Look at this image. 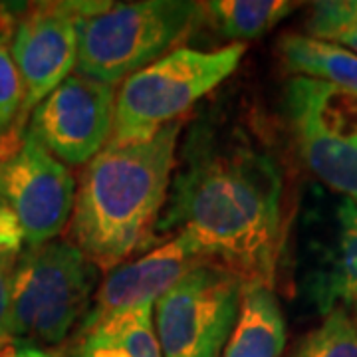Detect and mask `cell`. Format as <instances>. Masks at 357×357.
<instances>
[{"label":"cell","mask_w":357,"mask_h":357,"mask_svg":"<svg viewBox=\"0 0 357 357\" xmlns=\"http://www.w3.org/2000/svg\"><path fill=\"white\" fill-rule=\"evenodd\" d=\"M159 230L185 232L208 262L274 288L284 248L282 175L241 133L192 131Z\"/></svg>","instance_id":"cell-1"},{"label":"cell","mask_w":357,"mask_h":357,"mask_svg":"<svg viewBox=\"0 0 357 357\" xmlns=\"http://www.w3.org/2000/svg\"><path fill=\"white\" fill-rule=\"evenodd\" d=\"M181 121L128 147H103L84 165L70 217L72 238L98 270H114L151 241L177 161Z\"/></svg>","instance_id":"cell-2"},{"label":"cell","mask_w":357,"mask_h":357,"mask_svg":"<svg viewBox=\"0 0 357 357\" xmlns=\"http://www.w3.org/2000/svg\"><path fill=\"white\" fill-rule=\"evenodd\" d=\"M201 16V2H91L77 22L76 74L115 88L175 50Z\"/></svg>","instance_id":"cell-3"},{"label":"cell","mask_w":357,"mask_h":357,"mask_svg":"<svg viewBox=\"0 0 357 357\" xmlns=\"http://www.w3.org/2000/svg\"><path fill=\"white\" fill-rule=\"evenodd\" d=\"M246 44L217 50L175 48L121 82L115 93L114 131L105 147H128L155 137L234 74Z\"/></svg>","instance_id":"cell-4"},{"label":"cell","mask_w":357,"mask_h":357,"mask_svg":"<svg viewBox=\"0 0 357 357\" xmlns=\"http://www.w3.org/2000/svg\"><path fill=\"white\" fill-rule=\"evenodd\" d=\"M98 272L70 241L22 248L13 272L6 337L60 344L86 316Z\"/></svg>","instance_id":"cell-5"},{"label":"cell","mask_w":357,"mask_h":357,"mask_svg":"<svg viewBox=\"0 0 357 357\" xmlns=\"http://www.w3.org/2000/svg\"><path fill=\"white\" fill-rule=\"evenodd\" d=\"M244 282L206 262L167 290L153 307L163 357H222L238 318Z\"/></svg>","instance_id":"cell-6"},{"label":"cell","mask_w":357,"mask_h":357,"mask_svg":"<svg viewBox=\"0 0 357 357\" xmlns=\"http://www.w3.org/2000/svg\"><path fill=\"white\" fill-rule=\"evenodd\" d=\"M286 112L306 167L357 203V96L310 77L286 86Z\"/></svg>","instance_id":"cell-7"},{"label":"cell","mask_w":357,"mask_h":357,"mask_svg":"<svg viewBox=\"0 0 357 357\" xmlns=\"http://www.w3.org/2000/svg\"><path fill=\"white\" fill-rule=\"evenodd\" d=\"M91 0H64L30 4L14 22L10 52L24 84V102L18 119L0 139V159L13 155L24 137L32 112L72 76L77 62V22Z\"/></svg>","instance_id":"cell-8"},{"label":"cell","mask_w":357,"mask_h":357,"mask_svg":"<svg viewBox=\"0 0 357 357\" xmlns=\"http://www.w3.org/2000/svg\"><path fill=\"white\" fill-rule=\"evenodd\" d=\"M0 192L20 222L24 246L52 243L68 227L76 181L68 167L26 129L20 147L0 159Z\"/></svg>","instance_id":"cell-9"},{"label":"cell","mask_w":357,"mask_h":357,"mask_svg":"<svg viewBox=\"0 0 357 357\" xmlns=\"http://www.w3.org/2000/svg\"><path fill=\"white\" fill-rule=\"evenodd\" d=\"M115 93L74 72L32 112L28 129L66 167L88 165L112 137Z\"/></svg>","instance_id":"cell-10"},{"label":"cell","mask_w":357,"mask_h":357,"mask_svg":"<svg viewBox=\"0 0 357 357\" xmlns=\"http://www.w3.org/2000/svg\"><path fill=\"white\" fill-rule=\"evenodd\" d=\"M206 262V256L191 236L178 232L145 256L109 270L98 292H93V304L88 307L82 326H89L114 312L157 302L185 274Z\"/></svg>","instance_id":"cell-11"},{"label":"cell","mask_w":357,"mask_h":357,"mask_svg":"<svg viewBox=\"0 0 357 357\" xmlns=\"http://www.w3.org/2000/svg\"><path fill=\"white\" fill-rule=\"evenodd\" d=\"M310 298L324 316L357 302V203L344 199L335 211V236L310 278Z\"/></svg>","instance_id":"cell-12"},{"label":"cell","mask_w":357,"mask_h":357,"mask_svg":"<svg viewBox=\"0 0 357 357\" xmlns=\"http://www.w3.org/2000/svg\"><path fill=\"white\" fill-rule=\"evenodd\" d=\"M155 302L107 314L82 326L74 357H163L153 324Z\"/></svg>","instance_id":"cell-13"},{"label":"cell","mask_w":357,"mask_h":357,"mask_svg":"<svg viewBox=\"0 0 357 357\" xmlns=\"http://www.w3.org/2000/svg\"><path fill=\"white\" fill-rule=\"evenodd\" d=\"M286 345V321L274 288L244 284L234 330L222 357H280Z\"/></svg>","instance_id":"cell-14"},{"label":"cell","mask_w":357,"mask_h":357,"mask_svg":"<svg viewBox=\"0 0 357 357\" xmlns=\"http://www.w3.org/2000/svg\"><path fill=\"white\" fill-rule=\"evenodd\" d=\"M284 68L294 77L318 79L335 89L357 96V54L333 42L307 34H284L278 42Z\"/></svg>","instance_id":"cell-15"},{"label":"cell","mask_w":357,"mask_h":357,"mask_svg":"<svg viewBox=\"0 0 357 357\" xmlns=\"http://www.w3.org/2000/svg\"><path fill=\"white\" fill-rule=\"evenodd\" d=\"M201 6L211 24L238 44L270 32L296 8L294 2L286 0H213L201 2Z\"/></svg>","instance_id":"cell-16"},{"label":"cell","mask_w":357,"mask_h":357,"mask_svg":"<svg viewBox=\"0 0 357 357\" xmlns=\"http://www.w3.org/2000/svg\"><path fill=\"white\" fill-rule=\"evenodd\" d=\"M290 357H357V328L347 310L330 312L316 330L302 337Z\"/></svg>","instance_id":"cell-17"},{"label":"cell","mask_w":357,"mask_h":357,"mask_svg":"<svg viewBox=\"0 0 357 357\" xmlns=\"http://www.w3.org/2000/svg\"><path fill=\"white\" fill-rule=\"evenodd\" d=\"M307 36L333 42L357 54V0H326L312 4Z\"/></svg>","instance_id":"cell-18"},{"label":"cell","mask_w":357,"mask_h":357,"mask_svg":"<svg viewBox=\"0 0 357 357\" xmlns=\"http://www.w3.org/2000/svg\"><path fill=\"white\" fill-rule=\"evenodd\" d=\"M24 102V84L16 68L8 40L0 34V139L16 123Z\"/></svg>","instance_id":"cell-19"},{"label":"cell","mask_w":357,"mask_h":357,"mask_svg":"<svg viewBox=\"0 0 357 357\" xmlns=\"http://www.w3.org/2000/svg\"><path fill=\"white\" fill-rule=\"evenodd\" d=\"M18 255H0V349L10 340L6 337V316L10 304V286H13V272Z\"/></svg>","instance_id":"cell-20"},{"label":"cell","mask_w":357,"mask_h":357,"mask_svg":"<svg viewBox=\"0 0 357 357\" xmlns=\"http://www.w3.org/2000/svg\"><path fill=\"white\" fill-rule=\"evenodd\" d=\"M0 357H60L54 351L48 349H40L34 345H22V347H2L0 349Z\"/></svg>","instance_id":"cell-21"},{"label":"cell","mask_w":357,"mask_h":357,"mask_svg":"<svg viewBox=\"0 0 357 357\" xmlns=\"http://www.w3.org/2000/svg\"><path fill=\"white\" fill-rule=\"evenodd\" d=\"M354 307H356V319H354V324H356V328H357V302L354 304Z\"/></svg>","instance_id":"cell-22"},{"label":"cell","mask_w":357,"mask_h":357,"mask_svg":"<svg viewBox=\"0 0 357 357\" xmlns=\"http://www.w3.org/2000/svg\"><path fill=\"white\" fill-rule=\"evenodd\" d=\"M4 203V197H2V192H0V204Z\"/></svg>","instance_id":"cell-23"}]
</instances>
